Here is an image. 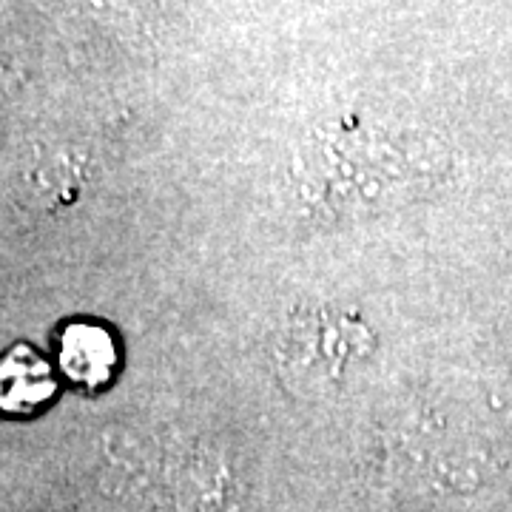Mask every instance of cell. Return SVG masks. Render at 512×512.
Masks as SVG:
<instances>
[{"label":"cell","instance_id":"obj_1","mask_svg":"<svg viewBox=\"0 0 512 512\" xmlns=\"http://www.w3.org/2000/svg\"><path fill=\"white\" fill-rule=\"evenodd\" d=\"M373 353V333L362 319L339 308H311L293 316L276 342L282 382L316 396L345 387Z\"/></svg>","mask_w":512,"mask_h":512},{"label":"cell","instance_id":"obj_2","mask_svg":"<svg viewBox=\"0 0 512 512\" xmlns=\"http://www.w3.org/2000/svg\"><path fill=\"white\" fill-rule=\"evenodd\" d=\"M60 370L83 387H100L111 379L117 365V348L109 330L94 322H74L60 333Z\"/></svg>","mask_w":512,"mask_h":512},{"label":"cell","instance_id":"obj_3","mask_svg":"<svg viewBox=\"0 0 512 512\" xmlns=\"http://www.w3.org/2000/svg\"><path fill=\"white\" fill-rule=\"evenodd\" d=\"M55 393V373L29 348H15L3 359V407L12 413L35 410Z\"/></svg>","mask_w":512,"mask_h":512}]
</instances>
